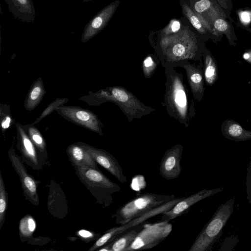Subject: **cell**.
I'll list each match as a JSON object with an SVG mask.
<instances>
[{"label":"cell","instance_id":"6da1fadb","mask_svg":"<svg viewBox=\"0 0 251 251\" xmlns=\"http://www.w3.org/2000/svg\"><path fill=\"white\" fill-rule=\"evenodd\" d=\"M88 105H99L107 101L117 104L129 121L149 114L154 109L141 102L132 93L120 86L109 87L79 98Z\"/></svg>","mask_w":251,"mask_h":251},{"label":"cell","instance_id":"7a4b0ae2","mask_svg":"<svg viewBox=\"0 0 251 251\" xmlns=\"http://www.w3.org/2000/svg\"><path fill=\"white\" fill-rule=\"evenodd\" d=\"M189 31L184 29L171 35H162L160 46L165 67H175L182 62L200 59L196 39Z\"/></svg>","mask_w":251,"mask_h":251},{"label":"cell","instance_id":"3957f363","mask_svg":"<svg viewBox=\"0 0 251 251\" xmlns=\"http://www.w3.org/2000/svg\"><path fill=\"white\" fill-rule=\"evenodd\" d=\"M165 68L167 76L165 95L167 110L171 116L187 127L191 112L183 75L177 72L174 67L165 66Z\"/></svg>","mask_w":251,"mask_h":251},{"label":"cell","instance_id":"277c9868","mask_svg":"<svg viewBox=\"0 0 251 251\" xmlns=\"http://www.w3.org/2000/svg\"><path fill=\"white\" fill-rule=\"evenodd\" d=\"M75 173L100 205L108 207L113 202L112 195L121 189L99 169L73 165Z\"/></svg>","mask_w":251,"mask_h":251},{"label":"cell","instance_id":"5b68a950","mask_svg":"<svg viewBox=\"0 0 251 251\" xmlns=\"http://www.w3.org/2000/svg\"><path fill=\"white\" fill-rule=\"evenodd\" d=\"M234 198L222 204L199 234L189 251H208L221 236L223 229L233 211Z\"/></svg>","mask_w":251,"mask_h":251},{"label":"cell","instance_id":"8992f818","mask_svg":"<svg viewBox=\"0 0 251 251\" xmlns=\"http://www.w3.org/2000/svg\"><path fill=\"white\" fill-rule=\"evenodd\" d=\"M175 198V195L147 193L142 194L121 207L113 215L116 224L124 225L152 210L165 204Z\"/></svg>","mask_w":251,"mask_h":251},{"label":"cell","instance_id":"52a82bcc","mask_svg":"<svg viewBox=\"0 0 251 251\" xmlns=\"http://www.w3.org/2000/svg\"><path fill=\"white\" fill-rule=\"evenodd\" d=\"M172 229V224L167 221L145 224L126 251L153 248L164 241L171 233Z\"/></svg>","mask_w":251,"mask_h":251},{"label":"cell","instance_id":"ba28073f","mask_svg":"<svg viewBox=\"0 0 251 251\" xmlns=\"http://www.w3.org/2000/svg\"><path fill=\"white\" fill-rule=\"evenodd\" d=\"M68 121L82 127L103 135V125L97 115L92 111L77 106L60 105L55 110Z\"/></svg>","mask_w":251,"mask_h":251},{"label":"cell","instance_id":"9c48e42d","mask_svg":"<svg viewBox=\"0 0 251 251\" xmlns=\"http://www.w3.org/2000/svg\"><path fill=\"white\" fill-rule=\"evenodd\" d=\"M8 155L12 167L19 176L25 199L33 205H38L40 201L37 186L40 182L28 174L23 160L16 153L13 147L8 151Z\"/></svg>","mask_w":251,"mask_h":251},{"label":"cell","instance_id":"30bf717a","mask_svg":"<svg viewBox=\"0 0 251 251\" xmlns=\"http://www.w3.org/2000/svg\"><path fill=\"white\" fill-rule=\"evenodd\" d=\"M17 129V147L20 152L22 160L33 169L39 170L44 163L41 160L37 150L20 123L16 124Z\"/></svg>","mask_w":251,"mask_h":251},{"label":"cell","instance_id":"8fae6325","mask_svg":"<svg viewBox=\"0 0 251 251\" xmlns=\"http://www.w3.org/2000/svg\"><path fill=\"white\" fill-rule=\"evenodd\" d=\"M223 187L212 189H202L186 198H182L173 207L162 213V221H169L185 213L198 202L222 192Z\"/></svg>","mask_w":251,"mask_h":251},{"label":"cell","instance_id":"7c38bea8","mask_svg":"<svg viewBox=\"0 0 251 251\" xmlns=\"http://www.w3.org/2000/svg\"><path fill=\"white\" fill-rule=\"evenodd\" d=\"M80 143L97 163L103 167L120 182L124 183L127 181L122 167L114 156L102 149L96 148L85 143Z\"/></svg>","mask_w":251,"mask_h":251},{"label":"cell","instance_id":"4fadbf2b","mask_svg":"<svg viewBox=\"0 0 251 251\" xmlns=\"http://www.w3.org/2000/svg\"><path fill=\"white\" fill-rule=\"evenodd\" d=\"M182 152L183 146L180 144H176L165 151L159 167L162 177L167 180L179 177L181 172L180 160Z\"/></svg>","mask_w":251,"mask_h":251},{"label":"cell","instance_id":"5bb4252c","mask_svg":"<svg viewBox=\"0 0 251 251\" xmlns=\"http://www.w3.org/2000/svg\"><path fill=\"white\" fill-rule=\"evenodd\" d=\"M182 67L186 71L188 81L193 96L195 100L201 101L204 92L203 67L202 63L199 65L191 64L188 61L180 63L177 66Z\"/></svg>","mask_w":251,"mask_h":251},{"label":"cell","instance_id":"9a60e30c","mask_svg":"<svg viewBox=\"0 0 251 251\" xmlns=\"http://www.w3.org/2000/svg\"><path fill=\"white\" fill-rule=\"evenodd\" d=\"M119 4V1L111 3L90 21L82 35V42L88 41L104 27L112 17Z\"/></svg>","mask_w":251,"mask_h":251},{"label":"cell","instance_id":"2e32d148","mask_svg":"<svg viewBox=\"0 0 251 251\" xmlns=\"http://www.w3.org/2000/svg\"><path fill=\"white\" fill-rule=\"evenodd\" d=\"M66 152L73 165L98 169L97 163L80 142L69 146L66 149Z\"/></svg>","mask_w":251,"mask_h":251},{"label":"cell","instance_id":"e0dca14e","mask_svg":"<svg viewBox=\"0 0 251 251\" xmlns=\"http://www.w3.org/2000/svg\"><path fill=\"white\" fill-rule=\"evenodd\" d=\"M221 132L225 137L237 142L251 139V131L245 129L233 120L226 119L224 121L221 126Z\"/></svg>","mask_w":251,"mask_h":251},{"label":"cell","instance_id":"ac0fdd59","mask_svg":"<svg viewBox=\"0 0 251 251\" xmlns=\"http://www.w3.org/2000/svg\"><path fill=\"white\" fill-rule=\"evenodd\" d=\"M46 94L42 78L39 77L32 83L24 102V107L27 111L34 109L40 103Z\"/></svg>","mask_w":251,"mask_h":251},{"label":"cell","instance_id":"d6986e66","mask_svg":"<svg viewBox=\"0 0 251 251\" xmlns=\"http://www.w3.org/2000/svg\"><path fill=\"white\" fill-rule=\"evenodd\" d=\"M25 132L35 146L39 156L44 163L47 159V147L45 140L38 129L31 124L23 126Z\"/></svg>","mask_w":251,"mask_h":251},{"label":"cell","instance_id":"ffe728a7","mask_svg":"<svg viewBox=\"0 0 251 251\" xmlns=\"http://www.w3.org/2000/svg\"><path fill=\"white\" fill-rule=\"evenodd\" d=\"M203 76L206 84L212 86L218 77V67L212 54L207 51L203 54Z\"/></svg>","mask_w":251,"mask_h":251},{"label":"cell","instance_id":"44dd1931","mask_svg":"<svg viewBox=\"0 0 251 251\" xmlns=\"http://www.w3.org/2000/svg\"><path fill=\"white\" fill-rule=\"evenodd\" d=\"M140 227L127 231L113 241L111 251H126L141 230Z\"/></svg>","mask_w":251,"mask_h":251},{"label":"cell","instance_id":"7402d4cb","mask_svg":"<svg viewBox=\"0 0 251 251\" xmlns=\"http://www.w3.org/2000/svg\"><path fill=\"white\" fill-rule=\"evenodd\" d=\"M36 222L29 215L24 217L19 223V233L21 238L28 239L31 237L36 229Z\"/></svg>","mask_w":251,"mask_h":251},{"label":"cell","instance_id":"603a6c76","mask_svg":"<svg viewBox=\"0 0 251 251\" xmlns=\"http://www.w3.org/2000/svg\"><path fill=\"white\" fill-rule=\"evenodd\" d=\"M7 203V193L1 172H0V229L5 221Z\"/></svg>","mask_w":251,"mask_h":251},{"label":"cell","instance_id":"cb8c5ba5","mask_svg":"<svg viewBox=\"0 0 251 251\" xmlns=\"http://www.w3.org/2000/svg\"><path fill=\"white\" fill-rule=\"evenodd\" d=\"M182 10L184 14L190 22L194 27L201 34L205 33V29L202 25L200 19L187 4L182 5Z\"/></svg>","mask_w":251,"mask_h":251},{"label":"cell","instance_id":"d4e9b609","mask_svg":"<svg viewBox=\"0 0 251 251\" xmlns=\"http://www.w3.org/2000/svg\"><path fill=\"white\" fill-rule=\"evenodd\" d=\"M0 117L1 131L4 134L6 130L11 126L13 121L8 105L0 104Z\"/></svg>","mask_w":251,"mask_h":251},{"label":"cell","instance_id":"484cf974","mask_svg":"<svg viewBox=\"0 0 251 251\" xmlns=\"http://www.w3.org/2000/svg\"><path fill=\"white\" fill-rule=\"evenodd\" d=\"M69 101L67 98H57L54 101L50 103L48 106L43 110L41 115L36 119V120L31 124L35 125L38 124L45 117L56 110V109L59 106L63 105Z\"/></svg>","mask_w":251,"mask_h":251},{"label":"cell","instance_id":"4316f807","mask_svg":"<svg viewBox=\"0 0 251 251\" xmlns=\"http://www.w3.org/2000/svg\"><path fill=\"white\" fill-rule=\"evenodd\" d=\"M157 66V63L151 55L147 56L142 62V69L145 77H151L154 73Z\"/></svg>","mask_w":251,"mask_h":251},{"label":"cell","instance_id":"83f0119b","mask_svg":"<svg viewBox=\"0 0 251 251\" xmlns=\"http://www.w3.org/2000/svg\"><path fill=\"white\" fill-rule=\"evenodd\" d=\"M213 24L217 31L225 34L229 42H231V35L229 33L230 27L227 22L222 19L218 18L214 21Z\"/></svg>","mask_w":251,"mask_h":251},{"label":"cell","instance_id":"f1b7e54d","mask_svg":"<svg viewBox=\"0 0 251 251\" xmlns=\"http://www.w3.org/2000/svg\"><path fill=\"white\" fill-rule=\"evenodd\" d=\"M181 26L180 22L176 19L170 21L169 24L163 29L162 35H169L179 31Z\"/></svg>","mask_w":251,"mask_h":251},{"label":"cell","instance_id":"f546056e","mask_svg":"<svg viewBox=\"0 0 251 251\" xmlns=\"http://www.w3.org/2000/svg\"><path fill=\"white\" fill-rule=\"evenodd\" d=\"M237 236H231L226 238L223 242L220 251H232L238 243Z\"/></svg>","mask_w":251,"mask_h":251},{"label":"cell","instance_id":"4dcf8cb0","mask_svg":"<svg viewBox=\"0 0 251 251\" xmlns=\"http://www.w3.org/2000/svg\"><path fill=\"white\" fill-rule=\"evenodd\" d=\"M77 236L85 242H89L95 240L100 236V234L95 233L94 232L90 231L85 229H80L76 233Z\"/></svg>","mask_w":251,"mask_h":251},{"label":"cell","instance_id":"1f68e13d","mask_svg":"<svg viewBox=\"0 0 251 251\" xmlns=\"http://www.w3.org/2000/svg\"><path fill=\"white\" fill-rule=\"evenodd\" d=\"M211 2L209 0H200L196 2L194 5L195 13L200 14L210 8Z\"/></svg>","mask_w":251,"mask_h":251},{"label":"cell","instance_id":"d6a6232c","mask_svg":"<svg viewBox=\"0 0 251 251\" xmlns=\"http://www.w3.org/2000/svg\"><path fill=\"white\" fill-rule=\"evenodd\" d=\"M239 16L241 22L244 25H247L251 21V11H241L239 13Z\"/></svg>","mask_w":251,"mask_h":251},{"label":"cell","instance_id":"836d02e7","mask_svg":"<svg viewBox=\"0 0 251 251\" xmlns=\"http://www.w3.org/2000/svg\"><path fill=\"white\" fill-rule=\"evenodd\" d=\"M246 185L247 197L251 195V162L247 169Z\"/></svg>","mask_w":251,"mask_h":251},{"label":"cell","instance_id":"e575fe53","mask_svg":"<svg viewBox=\"0 0 251 251\" xmlns=\"http://www.w3.org/2000/svg\"><path fill=\"white\" fill-rule=\"evenodd\" d=\"M243 58L251 64V50L246 51L243 54Z\"/></svg>","mask_w":251,"mask_h":251},{"label":"cell","instance_id":"d590c367","mask_svg":"<svg viewBox=\"0 0 251 251\" xmlns=\"http://www.w3.org/2000/svg\"><path fill=\"white\" fill-rule=\"evenodd\" d=\"M113 241L106 244V245L103 246V247H102L100 249H99L98 250V251H111V248H112V245L113 244Z\"/></svg>","mask_w":251,"mask_h":251},{"label":"cell","instance_id":"8d00e7d4","mask_svg":"<svg viewBox=\"0 0 251 251\" xmlns=\"http://www.w3.org/2000/svg\"><path fill=\"white\" fill-rule=\"evenodd\" d=\"M16 0L21 5H22L23 6H25V7H27L28 5L29 4L28 0Z\"/></svg>","mask_w":251,"mask_h":251},{"label":"cell","instance_id":"74e56055","mask_svg":"<svg viewBox=\"0 0 251 251\" xmlns=\"http://www.w3.org/2000/svg\"><path fill=\"white\" fill-rule=\"evenodd\" d=\"M247 199L250 202V203L251 204V195L248 197H247Z\"/></svg>","mask_w":251,"mask_h":251},{"label":"cell","instance_id":"f35d334b","mask_svg":"<svg viewBox=\"0 0 251 251\" xmlns=\"http://www.w3.org/2000/svg\"><path fill=\"white\" fill-rule=\"evenodd\" d=\"M244 29L249 32H251V28H249V27H246V28H244Z\"/></svg>","mask_w":251,"mask_h":251}]
</instances>
